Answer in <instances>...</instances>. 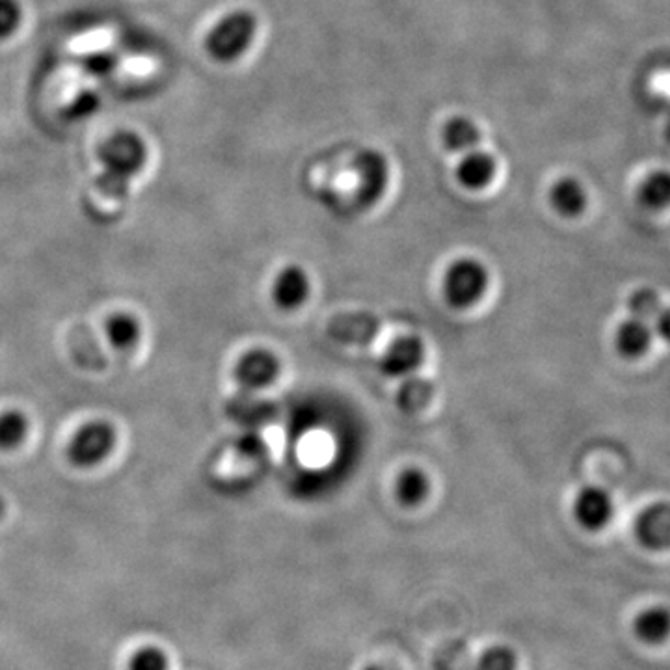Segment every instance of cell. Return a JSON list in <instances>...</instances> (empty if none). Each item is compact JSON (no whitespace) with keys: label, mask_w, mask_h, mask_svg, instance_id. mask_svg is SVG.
<instances>
[{"label":"cell","mask_w":670,"mask_h":670,"mask_svg":"<svg viewBox=\"0 0 670 670\" xmlns=\"http://www.w3.org/2000/svg\"><path fill=\"white\" fill-rule=\"evenodd\" d=\"M490 289V271L480 259L464 255L443 271L442 296L450 308L472 309Z\"/></svg>","instance_id":"2"},{"label":"cell","mask_w":670,"mask_h":670,"mask_svg":"<svg viewBox=\"0 0 670 670\" xmlns=\"http://www.w3.org/2000/svg\"><path fill=\"white\" fill-rule=\"evenodd\" d=\"M635 536L646 549H670V503L659 501L646 507L635 520Z\"/></svg>","instance_id":"10"},{"label":"cell","mask_w":670,"mask_h":670,"mask_svg":"<svg viewBox=\"0 0 670 670\" xmlns=\"http://www.w3.org/2000/svg\"><path fill=\"white\" fill-rule=\"evenodd\" d=\"M443 146L453 154H468L477 148L480 130L469 117H453L442 130Z\"/></svg>","instance_id":"18"},{"label":"cell","mask_w":670,"mask_h":670,"mask_svg":"<svg viewBox=\"0 0 670 670\" xmlns=\"http://www.w3.org/2000/svg\"><path fill=\"white\" fill-rule=\"evenodd\" d=\"M84 68L90 75L105 77V75L111 73L112 69L116 68V56L111 55V53H95L84 60Z\"/></svg>","instance_id":"25"},{"label":"cell","mask_w":670,"mask_h":670,"mask_svg":"<svg viewBox=\"0 0 670 670\" xmlns=\"http://www.w3.org/2000/svg\"><path fill=\"white\" fill-rule=\"evenodd\" d=\"M352 168L357 178V196L365 205H375L388 189L389 168L384 155L375 149H363Z\"/></svg>","instance_id":"7"},{"label":"cell","mask_w":670,"mask_h":670,"mask_svg":"<svg viewBox=\"0 0 670 670\" xmlns=\"http://www.w3.org/2000/svg\"><path fill=\"white\" fill-rule=\"evenodd\" d=\"M431 397L432 388L429 384L418 382V389H416V381L408 382L405 388L400 389L399 405L400 408H405L406 412H416L427 406Z\"/></svg>","instance_id":"23"},{"label":"cell","mask_w":670,"mask_h":670,"mask_svg":"<svg viewBox=\"0 0 670 670\" xmlns=\"http://www.w3.org/2000/svg\"><path fill=\"white\" fill-rule=\"evenodd\" d=\"M637 200L646 211H665L670 207V172L658 170L643 181Z\"/></svg>","instance_id":"19"},{"label":"cell","mask_w":670,"mask_h":670,"mask_svg":"<svg viewBox=\"0 0 670 670\" xmlns=\"http://www.w3.org/2000/svg\"><path fill=\"white\" fill-rule=\"evenodd\" d=\"M127 670H170V659L159 646H141L130 656Z\"/></svg>","instance_id":"22"},{"label":"cell","mask_w":670,"mask_h":670,"mask_svg":"<svg viewBox=\"0 0 670 670\" xmlns=\"http://www.w3.org/2000/svg\"><path fill=\"white\" fill-rule=\"evenodd\" d=\"M634 632L645 645H663L670 637V611L663 605H652L635 616Z\"/></svg>","instance_id":"15"},{"label":"cell","mask_w":670,"mask_h":670,"mask_svg":"<svg viewBox=\"0 0 670 670\" xmlns=\"http://www.w3.org/2000/svg\"><path fill=\"white\" fill-rule=\"evenodd\" d=\"M29 419L19 410L0 413V451L18 450L29 436Z\"/></svg>","instance_id":"20"},{"label":"cell","mask_w":670,"mask_h":670,"mask_svg":"<svg viewBox=\"0 0 670 670\" xmlns=\"http://www.w3.org/2000/svg\"><path fill=\"white\" fill-rule=\"evenodd\" d=\"M363 670H394L388 669V667H384V665H370V667H365Z\"/></svg>","instance_id":"26"},{"label":"cell","mask_w":670,"mask_h":670,"mask_svg":"<svg viewBox=\"0 0 670 670\" xmlns=\"http://www.w3.org/2000/svg\"><path fill=\"white\" fill-rule=\"evenodd\" d=\"M394 493L406 509H416L431 496V479L423 469L408 466L395 479Z\"/></svg>","instance_id":"14"},{"label":"cell","mask_w":670,"mask_h":670,"mask_svg":"<svg viewBox=\"0 0 670 670\" xmlns=\"http://www.w3.org/2000/svg\"><path fill=\"white\" fill-rule=\"evenodd\" d=\"M271 296L277 309L287 314L296 311L311 296V277L304 266H282L272 282Z\"/></svg>","instance_id":"8"},{"label":"cell","mask_w":670,"mask_h":670,"mask_svg":"<svg viewBox=\"0 0 670 670\" xmlns=\"http://www.w3.org/2000/svg\"><path fill=\"white\" fill-rule=\"evenodd\" d=\"M23 19L19 0H0V39L12 36Z\"/></svg>","instance_id":"24"},{"label":"cell","mask_w":670,"mask_h":670,"mask_svg":"<svg viewBox=\"0 0 670 670\" xmlns=\"http://www.w3.org/2000/svg\"><path fill=\"white\" fill-rule=\"evenodd\" d=\"M258 32V19L248 10H237L222 18L205 37V49L216 63H235L245 55Z\"/></svg>","instance_id":"3"},{"label":"cell","mask_w":670,"mask_h":670,"mask_svg":"<svg viewBox=\"0 0 670 670\" xmlns=\"http://www.w3.org/2000/svg\"><path fill=\"white\" fill-rule=\"evenodd\" d=\"M654 333L650 328L646 327L645 322H640L635 317L621 322V327L615 333L616 351L621 352L622 356L629 360H637L650 349L652 344Z\"/></svg>","instance_id":"16"},{"label":"cell","mask_w":670,"mask_h":670,"mask_svg":"<svg viewBox=\"0 0 670 670\" xmlns=\"http://www.w3.org/2000/svg\"><path fill=\"white\" fill-rule=\"evenodd\" d=\"M629 314L650 328L654 338L665 339L670 343V308L665 306L658 293L652 289L635 291L627 302Z\"/></svg>","instance_id":"11"},{"label":"cell","mask_w":670,"mask_h":670,"mask_svg":"<svg viewBox=\"0 0 670 670\" xmlns=\"http://www.w3.org/2000/svg\"><path fill=\"white\" fill-rule=\"evenodd\" d=\"M576 522L587 531H602L615 514V503L607 490L600 486H584L572 504Z\"/></svg>","instance_id":"9"},{"label":"cell","mask_w":670,"mask_h":670,"mask_svg":"<svg viewBox=\"0 0 670 670\" xmlns=\"http://www.w3.org/2000/svg\"><path fill=\"white\" fill-rule=\"evenodd\" d=\"M116 429L109 421H90L75 432L68 445V458L80 469L95 468L116 447Z\"/></svg>","instance_id":"4"},{"label":"cell","mask_w":670,"mask_h":670,"mask_svg":"<svg viewBox=\"0 0 670 670\" xmlns=\"http://www.w3.org/2000/svg\"><path fill=\"white\" fill-rule=\"evenodd\" d=\"M669 138H670V120H669Z\"/></svg>","instance_id":"27"},{"label":"cell","mask_w":670,"mask_h":670,"mask_svg":"<svg viewBox=\"0 0 670 670\" xmlns=\"http://www.w3.org/2000/svg\"><path fill=\"white\" fill-rule=\"evenodd\" d=\"M498 162L485 151H468L456 167V181L468 191H480L492 183Z\"/></svg>","instance_id":"12"},{"label":"cell","mask_w":670,"mask_h":670,"mask_svg":"<svg viewBox=\"0 0 670 670\" xmlns=\"http://www.w3.org/2000/svg\"><path fill=\"white\" fill-rule=\"evenodd\" d=\"M282 375V362L265 347H255L245 352L234 367V378L247 391L271 388Z\"/></svg>","instance_id":"5"},{"label":"cell","mask_w":670,"mask_h":670,"mask_svg":"<svg viewBox=\"0 0 670 670\" xmlns=\"http://www.w3.org/2000/svg\"><path fill=\"white\" fill-rule=\"evenodd\" d=\"M587 191L576 178H563L549 189V205L563 218H578L587 209Z\"/></svg>","instance_id":"13"},{"label":"cell","mask_w":670,"mask_h":670,"mask_svg":"<svg viewBox=\"0 0 670 670\" xmlns=\"http://www.w3.org/2000/svg\"><path fill=\"white\" fill-rule=\"evenodd\" d=\"M101 173L95 186L106 200L124 202L129 194L130 181L141 172L148 159V149L140 136L130 130H120L99 148Z\"/></svg>","instance_id":"1"},{"label":"cell","mask_w":670,"mask_h":670,"mask_svg":"<svg viewBox=\"0 0 670 670\" xmlns=\"http://www.w3.org/2000/svg\"><path fill=\"white\" fill-rule=\"evenodd\" d=\"M105 333L109 343L112 344V349L127 354V352L135 351L138 343H140V320L136 319L135 315L125 314V311L111 315L106 319Z\"/></svg>","instance_id":"17"},{"label":"cell","mask_w":670,"mask_h":670,"mask_svg":"<svg viewBox=\"0 0 670 670\" xmlns=\"http://www.w3.org/2000/svg\"><path fill=\"white\" fill-rule=\"evenodd\" d=\"M472 670H518L516 652L509 646H490L480 654Z\"/></svg>","instance_id":"21"},{"label":"cell","mask_w":670,"mask_h":670,"mask_svg":"<svg viewBox=\"0 0 670 670\" xmlns=\"http://www.w3.org/2000/svg\"><path fill=\"white\" fill-rule=\"evenodd\" d=\"M427 349L418 336H400L382 352L378 371L389 378H410L423 367Z\"/></svg>","instance_id":"6"}]
</instances>
